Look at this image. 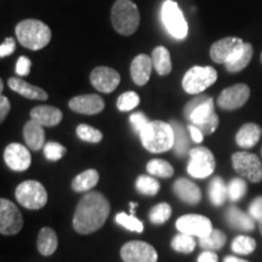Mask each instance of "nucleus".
<instances>
[{"instance_id": "6e6d98bb", "label": "nucleus", "mask_w": 262, "mask_h": 262, "mask_svg": "<svg viewBox=\"0 0 262 262\" xmlns=\"http://www.w3.org/2000/svg\"><path fill=\"white\" fill-rule=\"evenodd\" d=\"M4 89V84H3V81H0V91H3Z\"/></svg>"}, {"instance_id": "4d7b16f0", "label": "nucleus", "mask_w": 262, "mask_h": 262, "mask_svg": "<svg viewBox=\"0 0 262 262\" xmlns=\"http://www.w3.org/2000/svg\"><path fill=\"white\" fill-rule=\"evenodd\" d=\"M261 63H262V54H261Z\"/></svg>"}, {"instance_id": "f257e3e1", "label": "nucleus", "mask_w": 262, "mask_h": 262, "mask_svg": "<svg viewBox=\"0 0 262 262\" xmlns=\"http://www.w3.org/2000/svg\"><path fill=\"white\" fill-rule=\"evenodd\" d=\"M111 211L108 199L100 192H89L83 195L75 208L73 227L78 233L90 234L104 225Z\"/></svg>"}, {"instance_id": "f03ea898", "label": "nucleus", "mask_w": 262, "mask_h": 262, "mask_svg": "<svg viewBox=\"0 0 262 262\" xmlns=\"http://www.w3.org/2000/svg\"><path fill=\"white\" fill-rule=\"evenodd\" d=\"M141 142L152 153H163L173 148V129L170 123L162 120L149 122L140 134Z\"/></svg>"}, {"instance_id": "1a4fd4ad", "label": "nucleus", "mask_w": 262, "mask_h": 262, "mask_svg": "<svg viewBox=\"0 0 262 262\" xmlns=\"http://www.w3.org/2000/svg\"><path fill=\"white\" fill-rule=\"evenodd\" d=\"M232 164L235 172L251 183L262 180V164L256 155L249 152H237L232 156Z\"/></svg>"}, {"instance_id": "423d86ee", "label": "nucleus", "mask_w": 262, "mask_h": 262, "mask_svg": "<svg viewBox=\"0 0 262 262\" xmlns=\"http://www.w3.org/2000/svg\"><path fill=\"white\" fill-rule=\"evenodd\" d=\"M17 202L29 210H38L44 208L48 202V193L40 182L25 181L19 183L15 192Z\"/></svg>"}, {"instance_id": "de8ad7c7", "label": "nucleus", "mask_w": 262, "mask_h": 262, "mask_svg": "<svg viewBox=\"0 0 262 262\" xmlns=\"http://www.w3.org/2000/svg\"><path fill=\"white\" fill-rule=\"evenodd\" d=\"M16 44L14 38H6L0 47V57H6L15 51Z\"/></svg>"}, {"instance_id": "a878e982", "label": "nucleus", "mask_w": 262, "mask_h": 262, "mask_svg": "<svg viewBox=\"0 0 262 262\" xmlns=\"http://www.w3.org/2000/svg\"><path fill=\"white\" fill-rule=\"evenodd\" d=\"M58 245V239L57 234L54 229L50 227H44L40 229L38 234V241H37V247L39 253L42 256H50L56 251Z\"/></svg>"}, {"instance_id": "412c9836", "label": "nucleus", "mask_w": 262, "mask_h": 262, "mask_svg": "<svg viewBox=\"0 0 262 262\" xmlns=\"http://www.w3.org/2000/svg\"><path fill=\"white\" fill-rule=\"evenodd\" d=\"M31 117L42 126H56L61 123L63 114L54 106H38L31 111Z\"/></svg>"}, {"instance_id": "4468645a", "label": "nucleus", "mask_w": 262, "mask_h": 262, "mask_svg": "<svg viewBox=\"0 0 262 262\" xmlns=\"http://www.w3.org/2000/svg\"><path fill=\"white\" fill-rule=\"evenodd\" d=\"M124 262H157L158 254L152 245L141 241L127 242L120 250Z\"/></svg>"}, {"instance_id": "dca6fc26", "label": "nucleus", "mask_w": 262, "mask_h": 262, "mask_svg": "<svg viewBox=\"0 0 262 262\" xmlns=\"http://www.w3.org/2000/svg\"><path fill=\"white\" fill-rule=\"evenodd\" d=\"M90 81L95 89L103 94L113 93L120 83V75L113 68L100 66L91 72Z\"/></svg>"}, {"instance_id": "4c0bfd02", "label": "nucleus", "mask_w": 262, "mask_h": 262, "mask_svg": "<svg viewBox=\"0 0 262 262\" xmlns=\"http://www.w3.org/2000/svg\"><path fill=\"white\" fill-rule=\"evenodd\" d=\"M227 188H228V198L231 199L232 202H238L245 195L248 186H247V182H245L242 178H234L229 181V183L227 185Z\"/></svg>"}, {"instance_id": "c9c22d12", "label": "nucleus", "mask_w": 262, "mask_h": 262, "mask_svg": "<svg viewBox=\"0 0 262 262\" xmlns=\"http://www.w3.org/2000/svg\"><path fill=\"white\" fill-rule=\"evenodd\" d=\"M137 191L145 195H156L159 192L160 185L155 178L147 175H141L136 180Z\"/></svg>"}, {"instance_id": "a18cd8bd", "label": "nucleus", "mask_w": 262, "mask_h": 262, "mask_svg": "<svg viewBox=\"0 0 262 262\" xmlns=\"http://www.w3.org/2000/svg\"><path fill=\"white\" fill-rule=\"evenodd\" d=\"M208 98H209L208 95H201V94H199V96H196V97L193 98V100L189 101V102L186 104L185 111H183V113H185V117L188 119L189 116H191V113L193 112V111H194L196 107L201 106L203 102H205V101L208 100Z\"/></svg>"}, {"instance_id": "9b49d317", "label": "nucleus", "mask_w": 262, "mask_h": 262, "mask_svg": "<svg viewBox=\"0 0 262 262\" xmlns=\"http://www.w3.org/2000/svg\"><path fill=\"white\" fill-rule=\"evenodd\" d=\"M24 227V217L14 203L0 199V233L4 235L17 234Z\"/></svg>"}, {"instance_id": "5fc2aeb1", "label": "nucleus", "mask_w": 262, "mask_h": 262, "mask_svg": "<svg viewBox=\"0 0 262 262\" xmlns=\"http://www.w3.org/2000/svg\"><path fill=\"white\" fill-rule=\"evenodd\" d=\"M258 228H260V232H261V234H262V220L258 221Z\"/></svg>"}, {"instance_id": "20e7f679", "label": "nucleus", "mask_w": 262, "mask_h": 262, "mask_svg": "<svg viewBox=\"0 0 262 262\" xmlns=\"http://www.w3.org/2000/svg\"><path fill=\"white\" fill-rule=\"evenodd\" d=\"M112 25L122 35H131L140 26V11L131 0H117L112 8Z\"/></svg>"}, {"instance_id": "e433bc0d", "label": "nucleus", "mask_w": 262, "mask_h": 262, "mask_svg": "<svg viewBox=\"0 0 262 262\" xmlns=\"http://www.w3.org/2000/svg\"><path fill=\"white\" fill-rule=\"evenodd\" d=\"M171 206L168 203H159L149 212V220L155 225H163L171 216Z\"/></svg>"}, {"instance_id": "ddd939ff", "label": "nucleus", "mask_w": 262, "mask_h": 262, "mask_svg": "<svg viewBox=\"0 0 262 262\" xmlns=\"http://www.w3.org/2000/svg\"><path fill=\"white\" fill-rule=\"evenodd\" d=\"M244 47V41L237 37H227L211 45L210 57L215 63L226 64L232 61Z\"/></svg>"}, {"instance_id": "6e6552de", "label": "nucleus", "mask_w": 262, "mask_h": 262, "mask_svg": "<svg viewBox=\"0 0 262 262\" xmlns=\"http://www.w3.org/2000/svg\"><path fill=\"white\" fill-rule=\"evenodd\" d=\"M189 159L187 171L195 179H205L214 172L216 162L210 149L205 147H195L189 150Z\"/></svg>"}, {"instance_id": "473e14b6", "label": "nucleus", "mask_w": 262, "mask_h": 262, "mask_svg": "<svg viewBox=\"0 0 262 262\" xmlns=\"http://www.w3.org/2000/svg\"><path fill=\"white\" fill-rule=\"evenodd\" d=\"M147 171L157 178L168 179L173 175V168L166 160L152 159L147 164Z\"/></svg>"}, {"instance_id": "3c124183", "label": "nucleus", "mask_w": 262, "mask_h": 262, "mask_svg": "<svg viewBox=\"0 0 262 262\" xmlns=\"http://www.w3.org/2000/svg\"><path fill=\"white\" fill-rule=\"evenodd\" d=\"M188 131H189V134H191L192 140L196 143H201L203 139H204V134H203L202 131L198 129V127L193 125V124H191V125L188 126Z\"/></svg>"}, {"instance_id": "aec40b11", "label": "nucleus", "mask_w": 262, "mask_h": 262, "mask_svg": "<svg viewBox=\"0 0 262 262\" xmlns=\"http://www.w3.org/2000/svg\"><path fill=\"white\" fill-rule=\"evenodd\" d=\"M173 192L175 194L181 199L182 202L187 203V204L194 205L198 204L202 201V191L195 183L189 181L188 179L181 178L176 180L173 183Z\"/></svg>"}, {"instance_id": "393cba45", "label": "nucleus", "mask_w": 262, "mask_h": 262, "mask_svg": "<svg viewBox=\"0 0 262 262\" xmlns=\"http://www.w3.org/2000/svg\"><path fill=\"white\" fill-rule=\"evenodd\" d=\"M24 137L26 143L33 150L41 149L45 145V131L40 124L31 119L24 127Z\"/></svg>"}, {"instance_id": "79ce46f5", "label": "nucleus", "mask_w": 262, "mask_h": 262, "mask_svg": "<svg viewBox=\"0 0 262 262\" xmlns=\"http://www.w3.org/2000/svg\"><path fill=\"white\" fill-rule=\"evenodd\" d=\"M66 152H67V149L58 142H48L44 146V156L51 162L60 160L66 155Z\"/></svg>"}, {"instance_id": "5701e85b", "label": "nucleus", "mask_w": 262, "mask_h": 262, "mask_svg": "<svg viewBox=\"0 0 262 262\" xmlns=\"http://www.w3.org/2000/svg\"><path fill=\"white\" fill-rule=\"evenodd\" d=\"M262 129L260 125L254 123H247L238 130L237 135H235V142L242 148H253L260 141Z\"/></svg>"}, {"instance_id": "c85d7f7f", "label": "nucleus", "mask_w": 262, "mask_h": 262, "mask_svg": "<svg viewBox=\"0 0 262 262\" xmlns=\"http://www.w3.org/2000/svg\"><path fill=\"white\" fill-rule=\"evenodd\" d=\"M254 55V49L253 45L249 44V42H244V47L242 49L241 52L235 56L233 60L227 62L225 64L226 70H227L229 73H238V72L243 71L247 66L250 63L251 58H253Z\"/></svg>"}, {"instance_id": "7c9ffc66", "label": "nucleus", "mask_w": 262, "mask_h": 262, "mask_svg": "<svg viewBox=\"0 0 262 262\" xmlns=\"http://www.w3.org/2000/svg\"><path fill=\"white\" fill-rule=\"evenodd\" d=\"M209 198L215 206H221L225 204L226 199L228 198V188L224 180L216 176L210 181L209 185Z\"/></svg>"}, {"instance_id": "f704fd0d", "label": "nucleus", "mask_w": 262, "mask_h": 262, "mask_svg": "<svg viewBox=\"0 0 262 262\" xmlns=\"http://www.w3.org/2000/svg\"><path fill=\"white\" fill-rule=\"evenodd\" d=\"M195 241L192 235L186 233H180L172 238L171 248L178 253L183 254H191L195 249Z\"/></svg>"}, {"instance_id": "f8f14e48", "label": "nucleus", "mask_w": 262, "mask_h": 262, "mask_svg": "<svg viewBox=\"0 0 262 262\" xmlns=\"http://www.w3.org/2000/svg\"><path fill=\"white\" fill-rule=\"evenodd\" d=\"M176 228L181 233L192 235V237L204 238L212 232V224L206 216L203 215H183L176 221Z\"/></svg>"}, {"instance_id": "49530a36", "label": "nucleus", "mask_w": 262, "mask_h": 262, "mask_svg": "<svg viewBox=\"0 0 262 262\" xmlns=\"http://www.w3.org/2000/svg\"><path fill=\"white\" fill-rule=\"evenodd\" d=\"M31 67H32V62L28 57L26 56H21L18 58L17 63H16V73L18 75H28L29 72H31Z\"/></svg>"}, {"instance_id": "58836bf2", "label": "nucleus", "mask_w": 262, "mask_h": 262, "mask_svg": "<svg viewBox=\"0 0 262 262\" xmlns=\"http://www.w3.org/2000/svg\"><path fill=\"white\" fill-rule=\"evenodd\" d=\"M77 135L80 140L85 141V142L90 143H98L102 141V133L100 130L95 129V127L86 125V124H80L77 127Z\"/></svg>"}, {"instance_id": "ea45409f", "label": "nucleus", "mask_w": 262, "mask_h": 262, "mask_svg": "<svg viewBox=\"0 0 262 262\" xmlns=\"http://www.w3.org/2000/svg\"><path fill=\"white\" fill-rule=\"evenodd\" d=\"M116 221L118 225L123 226L124 228L129 229V231L137 232V233H141V232L143 231V224L134 215H127L125 212H119V214H117L116 216Z\"/></svg>"}, {"instance_id": "37998d69", "label": "nucleus", "mask_w": 262, "mask_h": 262, "mask_svg": "<svg viewBox=\"0 0 262 262\" xmlns=\"http://www.w3.org/2000/svg\"><path fill=\"white\" fill-rule=\"evenodd\" d=\"M130 123H131V126H133L134 131L140 135V134L142 133V130L145 129L147 125H148L149 120L143 113L136 112V113H133L130 116Z\"/></svg>"}, {"instance_id": "a19ab883", "label": "nucleus", "mask_w": 262, "mask_h": 262, "mask_svg": "<svg viewBox=\"0 0 262 262\" xmlns=\"http://www.w3.org/2000/svg\"><path fill=\"white\" fill-rule=\"evenodd\" d=\"M140 103V97L139 95L134 91H127V93H124L118 97L117 101V107L118 110L122 111V112H127V111L134 110L139 106Z\"/></svg>"}, {"instance_id": "2f4dec72", "label": "nucleus", "mask_w": 262, "mask_h": 262, "mask_svg": "<svg viewBox=\"0 0 262 262\" xmlns=\"http://www.w3.org/2000/svg\"><path fill=\"white\" fill-rule=\"evenodd\" d=\"M226 234L220 229H212V232L204 238H199V245L202 249L209 251H216L226 244Z\"/></svg>"}, {"instance_id": "603ef678", "label": "nucleus", "mask_w": 262, "mask_h": 262, "mask_svg": "<svg viewBox=\"0 0 262 262\" xmlns=\"http://www.w3.org/2000/svg\"><path fill=\"white\" fill-rule=\"evenodd\" d=\"M224 262H250V261L243 260V258H239L237 256H226Z\"/></svg>"}, {"instance_id": "7ed1b4c3", "label": "nucleus", "mask_w": 262, "mask_h": 262, "mask_svg": "<svg viewBox=\"0 0 262 262\" xmlns=\"http://www.w3.org/2000/svg\"><path fill=\"white\" fill-rule=\"evenodd\" d=\"M19 44L29 50H40L51 40V31L39 19H25L16 26Z\"/></svg>"}, {"instance_id": "cd10ccee", "label": "nucleus", "mask_w": 262, "mask_h": 262, "mask_svg": "<svg viewBox=\"0 0 262 262\" xmlns=\"http://www.w3.org/2000/svg\"><path fill=\"white\" fill-rule=\"evenodd\" d=\"M98 180H100V175H98L96 170H85L79 175L75 176L73 182H72V188H73V191L79 193L89 192L90 189H93L97 185Z\"/></svg>"}, {"instance_id": "2eb2a0df", "label": "nucleus", "mask_w": 262, "mask_h": 262, "mask_svg": "<svg viewBox=\"0 0 262 262\" xmlns=\"http://www.w3.org/2000/svg\"><path fill=\"white\" fill-rule=\"evenodd\" d=\"M250 97V89L247 84H235L225 89L217 97V104L221 110L234 111L243 107Z\"/></svg>"}, {"instance_id": "09e8293b", "label": "nucleus", "mask_w": 262, "mask_h": 262, "mask_svg": "<svg viewBox=\"0 0 262 262\" xmlns=\"http://www.w3.org/2000/svg\"><path fill=\"white\" fill-rule=\"evenodd\" d=\"M10 108H11V104H10L9 98L2 95V97H0V122H4L6 116L10 112Z\"/></svg>"}, {"instance_id": "0eeeda50", "label": "nucleus", "mask_w": 262, "mask_h": 262, "mask_svg": "<svg viewBox=\"0 0 262 262\" xmlns=\"http://www.w3.org/2000/svg\"><path fill=\"white\" fill-rule=\"evenodd\" d=\"M162 21L166 31L175 39L182 40L187 37L188 25L178 3L172 2V0L164 2L162 6Z\"/></svg>"}, {"instance_id": "864d4df0", "label": "nucleus", "mask_w": 262, "mask_h": 262, "mask_svg": "<svg viewBox=\"0 0 262 262\" xmlns=\"http://www.w3.org/2000/svg\"><path fill=\"white\" fill-rule=\"evenodd\" d=\"M137 206V203H130V210H131V215L135 214V209Z\"/></svg>"}, {"instance_id": "f3484780", "label": "nucleus", "mask_w": 262, "mask_h": 262, "mask_svg": "<svg viewBox=\"0 0 262 262\" xmlns=\"http://www.w3.org/2000/svg\"><path fill=\"white\" fill-rule=\"evenodd\" d=\"M4 160L14 171H25L31 166L32 157L27 147L19 143H10L4 150Z\"/></svg>"}, {"instance_id": "4be33fe9", "label": "nucleus", "mask_w": 262, "mask_h": 262, "mask_svg": "<svg viewBox=\"0 0 262 262\" xmlns=\"http://www.w3.org/2000/svg\"><path fill=\"white\" fill-rule=\"evenodd\" d=\"M10 89L14 90L15 93H17L26 98L29 100H38V101H45L48 100V94L40 88L31 85L24 79H19V78H10L8 81Z\"/></svg>"}, {"instance_id": "a211bd4d", "label": "nucleus", "mask_w": 262, "mask_h": 262, "mask_svg": "<svg viewBox=\"0 0 262 262\" xmlns=\"http://www.w3.org/2000/svg\"><path fill=\"white\" fill-rule=\"evenodd\" d=\"M70 108L77 113L93 116L104 110V101L102 97L95 94L79 95L70 101Z\"/></svg>"}, {"instance_id": "bb28decb", "label": "nucleus", "mask_w": 262, "mask_h": 262, "mask_svg": "<svg viewBox=\"0 0 262 262\" xmlns=\"http://www.w3.org/2000/svg\"><path fill=\"white\" fill-rule=\"evenodd\" d=\"M170 125L173 129V150H175L176 156H186L189 152V139L187 131L178 120H171Z\"/></svg>"}, {"instance_id": "c756f323", "label": "nucleus", "mask_w": 262, "mask_h": 262, "mask_svg": "<svg viewBox=\"0 0 262 262\" xmlns=\"http://www.w3.org/2000/svg\"><path fill=\"white\" fill-rule=\"evenodd\" d=\"M152 61L153 67L156 68L158 74L163 75V77L170 74V72L172 70V63L171 56H170V52L168 49L164 47H157L155 50H153Z\"/></svg>"}, {"instance_id": "72a5a7b5", "label": "nucleus", "mask_w": 262, "mask_h": 262, "mask_svg": "<svg viewBox=\"0 0 262 262\" xmlns=\"http://www.w3.org/2000/svg\"><path fill=\"white\" fill-rule=\"evenodd\" d=\"M231 248L235 254L249 255L253 254L256 249V242L254 238L248 237V235H238L232 242Z\"/></svg>"}, {"instance_id": "39448f33", "label": "nucleus", "mask_w": 262, "mask_h": 262, "mask_svg": "<svg viewBox=\"0 0 262 262\" xmlns=\"http://www.w3.org/2000/svg\"><path fill=\"white\" fill-rule=\"evenodd\" d=\"M217 79V72L209 66H194L185 74L182 88L189 95H199Z\"/></svg>"}, {"instance_id": "9d476101", "label": "nucleus", "mask_w": 262, "mask_h": 262, "mask_svg": "<svg viewBox=\"0 0 262 262\" xmlns=\"http://www.w3.org/2000/svg\"><path fill=\"white\" fill-rule=\"evenodd\" d=\"M188 120L193 125L198 127L204 135H211L212 133H215L219 123H220V119L215 112L214 100L209 97L205 102L196 107L191 113Z\"/></svg>"}, {"instance_id": "b1692460", "label": "nucleus", "mask_w": 262, "mask_h": 262, "mask_svg": "<svg viewBox=\"0 0 262 262\" xmlns=\"http://www.w3.org/2000/svg\"><path fill=\"white\" fill-rule=\"evenodd\" d=\"M226 220L232 228L239 229V231L250 232L255 228L254 219L249 214H245L243 210L232 205L227 209L226 212Z\"/></svg>"}, {"instance_id": "6ab92c4d", "label": "nucleus", "mask_w": 262, "mask_h": 262, "mask_svg": "<svg viewBox=\"0 0 262 262\" xmlns=\"http://www.w3.org/2000/svg\"><path fill=\"white\" fill-rule=\"evenodd\" d=\"M152 68H153L152 57L142 54L134 58V61L131 62V67H130L131 78H133L134 83L139 85V86L145 85L147 81L149 80L150 73H152Z\"/></svg>"}, {"instance_id": "c03bdc74", "label": "nucleus", "mask_w": 262, "mask_h": 262, "mask_svg": "<svg viewBox=\"0 0 262 262\" xmlns=\"http://www.w3.org/2000/svg\"><path fill=\"white\" fill-rule=\"evenodd\" d=\"M248 211L249 215H250L254 220H262V195L257 196V198H255L254 201L251 202V204L249 205Z\"/></svg>"}, {"instance_id": "8fccbe9b", "label": "nucleus", "mask_w": 262, "mask_h": 262, "mask_svg": "<svg viewBox=\"0 0 262 262\" xmlns=\"http://www.w3.org/2000/svg\"><path fill=\"white\" fill-rule=\"evenodd\" d=\"M198 262H219V257L214 251L204 250L198 256Z\"/></svg>"}]
</instances>
